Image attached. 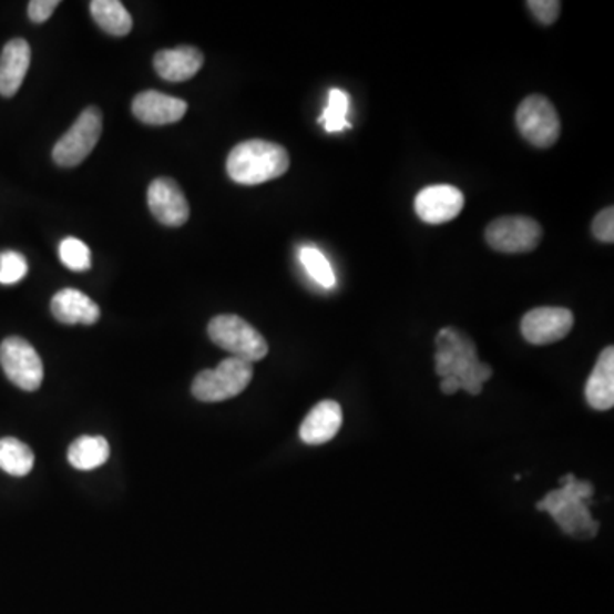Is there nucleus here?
<instances>
[{"label": "nucleus", "instance_id": "nucleus-21", "mask_svg": "<svg viewBox=\"0 0 614 614\" xmlns=\"http://www.w3.org/2000/svg\"><path fill=\"white\" fill-rule=\"evenodd\" d=\"M34 467V454L24 442L14 437L0 439V470L11 477H27Z\"/></svg>", "mask_w": 614, "mask_h": 614}, {"label": "nucleus", "instance_id": "nucleus-3", "mask_svg": "<svg viewBox=\"0 0 614 614\" xmlns=\"http://www.w3.org/2000/svg\"><path fill=\"white\" fill-rule=\"evenodd\" d=\"M208 337L236 359L258 362L268 356V344L256 328L236 315L215 316L208 323Z\"/></svg>", "mask_w": 614, "mask_h": 614}, {"label": "nucleus", "instance_id": "nucleus-29", "mask_svg": "<svg viewBox=\"0 0 614 614\" xmlns=\"http://www.w3.org/2000/svg\"><path fill=\"white\" fill-rule=\"evenodd\" d=\"M454 362V354L449 350V348L437 347L436 352V372L437 376L446 378V376H451V367Z\"/></svg>", "mask_w": 614, "mask_h": 614}, {"label": "nucleus", "instance_id": "nucleus-11", "mask_svg": "<svg viewBox=\"0 0 614 614\" xmlns=\"http://www.w3.org/2000/svg\"><path fill=\"white\" fill-rule=\"evenodd\" d=\"M464 207V195L452 185L427 186L415 198V212L423 223L439 226L451 223Z\"/></svg>", "mask_w": 614, "mask_h": 614}, {"label": "nucleus", "instance_id": "nucleus-23", "mask_svg": "<svg viewBox=\"0 0 614 614\" xmlns=\"http://www.w3.org/2000/svg\"><path fill=\"white\" fill-rule=\"evenodd\" d=\"M300 262H303L307 274L311 275L313 280L318 282L325 289H334L335 285H337L334 268H331L330 262L326 259V256L319 249H300Z\"/></svg>", "mask_w": 614, "mask_h": 614}, {"label": "nucleus", "instance_id": "nucleus-30", "mask_svg": "<svg viewBox=\"0 0 614 614\" xmlns=\"http://www.w3.org/2000/svg\"><path fill=\"white\" fill-rule=\"evenodd\" d=\"M461 389V382L454 376H446L441 381V391L444 395H456Z\"/></svg>", "mask_w": 614, "mask_h": 614}, {"label": "nucleus", "instance_id": "nucleus-18", "mask_svg": "<svg viewBox=\"0 0 614 614\" xmlns=\"http://www.w3.org/2000/svg\"><path fill=\"white\" fill-rule=\"evenodd\" d=\"M585 400L594 410L606 411L614 407V348L606 347L597 359L585 385Z\"/></svg>", "mask_w": 614, "mask_h": 614}, {"label": "nucleus", "instance_id": "nucleus-27", "mask_svg": "<svg viewBox=\"0 0 614 614\" xmlns=\"http://www.w3.org/2000/svg\"><path fill=\"white\" fill-rule=\"evenodd\" d=\"M592 234L601 243H614V208L606 207L592 221Z\"/></svg>", "mask_w": 614, "mask_h": 614}, {"label": "nucleus", "instance_id": "nucleus-1", "mask_svg": "<svg viewBox=\"0 0 614 614\" xmlns=\"http://www.w3.org/2000/svg\"><path fill=\"white\" fill-rule=\"evenodd\" d=\"M290 166L289 152L268 141L237 144L227 157L226 170L237 185L255 186L280 178Z\"/></svg>", "mask_w": 614, "mask_h": 614}, {"label": "nucleus", "instance_id": "nucleus-2", "mask_svg": "<svg viewBox=\"0 0 614 614\" xmlns=\"http://www.w3.org/2000/svg\"><path fill=\"white\" fill-rule=\"evenodd\" d=\"M565 487L548 493L544 500L536 503L540 511H548L552 518L562 525L563 533L572 536L591 538L596 536L600 530V522L594 521L589 512L587 503L591 502L592 489L589 481H577L574 474H566L562 478Z\"/></svg>", "mask_w": 614, "mask_h": 614}, {"label": "nucleus", "instance_id": "nucleus-19", "mask_svg": "<svg viewBox=\"0 0 614 614\" xmlns=\"http://www.w3.org/2000/svg\"><path fill=\"white\" fill-rule=\"evenodd\" d=\"M110 458V444L101 436H82L69 448V463L75 470L91 471L103 467Z\"/></svg>", "mask_w": 614, "mask_h": 614}, {"label": "nucleus", "instance_id": "nucleus-9", "mask_svg": "<svg viewBox=\"0 0 614 614\" xmlns=\"http://www.w3.org/2000/svg\"><path fill=\"white\" fill-rule=\"evenodd\" d=\"M0 366L9 381L23 391H37L43 382V362L33 345L24 338L9 337L2 341Z\"/></svg>", "mask_w": 614, "mask_h": 614}, {"label": "nucleus", "instance_id": "nucleus-12", "mask_svg": "<svg viewBox=\"0 0 614 614\" xmlns=\"http://www.w3.org/2000/svg\"><path fill=\"white\" fill-rule=\"evenodd\" d=\"M147 204L151 214L164 226L180 227L190 218V205L178 183L157 178L149 185Z\"/></svg>", "mask_w": 614, "mask_h": 614}, {"label": "nucleus", "instance_id": "nucleus-25", "mask_svg": "<svg viewBox=\"0 0 614 614\" xmlns=\"http://www.w3.org/2000/svg\"><path fill=\"white\" fill-rule=\"evenodd\" d=\"M28 275V262L21 253L6 252L0 255V284L14 285Z\"/></svg>", "mask_w": 614, "mask_h": 614}, {"label": "nucleus", "instance_id": "nucleus-28", "mask_svg": "<svg viewBox=\"0 0 614 614\" xmlns=\"http://www.w3.org/2000/svg\"><path fill=\"white\" fill-rule=\"evenodd\" d=\"M59 0H31L28 4V16L33 23H45L52 18L55 9L59 8Z\"/></svg>", "mask_w": 614, "mask_h": 614}, {"label": "nucleus", "instance_id": "nucleus-17", "mask_svg": "<svg viewBox=\"0 0 614 614\" xmlns=\"http://www.w3.org/2000/svg\"><path fill=\"white\" fill-rule=\"evenodd\" d=\"M204 65V55L195 47L161 50L154 57V69L170 82H183L198 74Z\"/></svg>", "mask_w": 614, "mask_h": 614}, {"label": "nucleus", "instance_id": "nucleus-24", "mask_svg": "<svg viewBox=\"0 0 614 614\" xmlns=\"http://www.w3.org/2000/svg\"><path fill=\"white\" fill-rule=\"evenodd\" d=\"M59 255L69 270L85 272L91 268L90 246L82 243L78 237H65L60 243Z\"/></svg>", "mask_w": 614, "mask_h": 614}, {"label": "nucleus", "instance_id": "nucleus-15", "mask_svg": "<svg viewBox=\"0 0 614 614\" xmlns=\"http://www.w3.org/2000/svg\"><path fill=\"white\" fill-rule=\"evenodd\" d=\"M31 63V49L23 38L9 41L0 53V94L12 98L27 78Z\"/></svg>", "mask_w": 614, "mask_h": 614}, {"label": "nucleus", "instance_id": "nucleus-8", "mask_svg": "<svg viewBox=\"0 0 614 614\" xmlns=\"http://www.w3.org/2000/svg\"><path fill=\"white\" fill-rule=\"evenodd\" d=\"M543 229L534 218L524 215L499 217L489 224L485 239L490 248L505 255L530 253L540 246Z\"/></svg>", "mask_w": 614, "mask_h": 614}, {"label": "nucleus", "instance_id": "nucleus-22", "mask_svg": "<svg viewBox=\"0 0 614 614\" xmlns=\"http://www.w3.org/2000/svg\"><path fill=\"white\" fill-rule=\"evenodd\" d=\"M348 108H350V98L341 90H331L328 98V106L319 116V123H325L326 132H341V130L350 129V122L347 120Z\"/></svg>", "mask_w": 614, "mask_h": 614}, {"label": "nucleus", "instance_id": "nucleus-5", "mask_svg": "<svg viewBox=\"0 0 614 614\" xmlns=\"http://www.w3.org/2000/svg\"><path fill=\"white\" fill-rule=\"evenodd\" d=\"M437 347L449 348L454 354V362L451 367V376L459 379L461 389L478 397L481 388L493 376L492 367L478 359L477 347L467 335L459 334L454 328H444L436 338Z\"/></svg>", "mask_w": 614, "mask_h": 614}, {"label": "nucleus", "instance_id": "nucleus-20", "mask_svg": "<svg viewBox=\"0 0 614 614\" xmlns=\"http://www.w3.org/2000/svg\"><path fill=\"white\" fill-rule=\"evenodd\" d=\"M90 8L94 23L112 37H126L134 27L132 16L120 0H93Z\"/></svg>", "mask_w": 614, "mask_h": 614}, {"label": "nucleus", "instance_id": "nucleus-14", "mask_svg": "<svg viewBox=\"0 0 614 614\" xmlns=\"http://www.w3.org/2000/svg\"><path fill=\"white\" fill-rule=\"evenodd\" d=\"M344 423V411L337 401L326 400L316 405L300 426L299 436L309 446L330 442Z\"/></svg>", "mask_w": 614, "mask_h": 614}, {"label": "nucleus", "instance_id": "nucleus-7", "mask_svg": "<svg viewBox=\"0 0 614 614\" xmlns=\"http://www.w3.org/2000/svg\"><path fill=\"white\" fill-rule=\"evenodd\" d=\"M103 132V115L96 106L85 108L74 125L69 129L55 147L52 157L62 167H75L90 157Z\"/></svg>", "mask_w": 614, "mask_h": 614}, {"label": "nucleus", "instance_id": "nucleus-16", "mask_svg": "<svg viewBox=\"0 0 614 614\" xmlns=\"http://www.w3.org/2000/svg\"><path fill=\"white\" fill-rule=\"evenodd\" d=\"M50 307L53 318L63 325H94L101 316L100 306L91 297L75 289L57 293Z\"/></svg>", "mask_w": 614, "mask_h": 614}, {"label": "nucleus", "instance_id": "nucleus-10", "mask_svg": "<svg viewBox=\"0 0 614 614\" xmlns=\"http://www.w3.org/2000/svg\"><path fill=\"white\" fill-rule=\"evenodd\" d=\"M574 328V315L565 307H536L522 318L521 331L525 341L550 345L563 340Z\"/></svg>", "mask_w": 614, "mask_h": 614}, {"label": "nucleus", "instance_id": "nucleus-13", "mask_svg": "<svg viewBox=\"0 0 614 614\" xmlns=\"http://www.w3.org/2000/svg\"><path fill=\"white\" fill-rule=\"evenodd\" d=\"M188 104L180 98L167 96L160 91H144L132 103V113L145 125H171L186 115Z\"/></svg>", "mask_w": 614, "mask_h": 614}, {"label": "nucleus", "instance_id": "nucleus-6", "mask_svg": "<svg viewBox=\"0 0 614 614\" xmlns=\"http://www.w3.org/2000/svg\"><path fill=\"white\" fill-rule=\"evenodd\" d=\"M515 123L522 137L540 149L555 145L562 132V123L555 106L541 94H533L522 100L515 112Z\"/></svg>", "mask_w": 614, "mask_h": 614}, {"label": "nucleus", "instance_id": "nucleus-26", "mask_svg": "<svg viewBox=\"0 0 614 614\" xmlns=\"http://www.w3.org/2000/svg\"><path fill=\"white\" fill-rule=\"evenodd\" d=\"M525 6L530 8L534 18H536L541 24H544V27L555 24L560 11H562V2H559V0H530Z\"/></svg>", "mask_w": 614, "mask_h": 614}, {"label": "nucleus", "instance_id": "nucleus-4", "mask_svg": "<svg viewBox=\"0 0 614 614\" xmlns=\"http://www.w3.org/2000/svg\"><path fill=\"white\" fill-rule=\"evenodd\" d=\"M253 379V364L229 357L215 369L202 370L193 381L192 392L205 403L231 400L248 388Z\"/></svg>", "mask_w": 614, "mask_h": 614}]
</instances>
